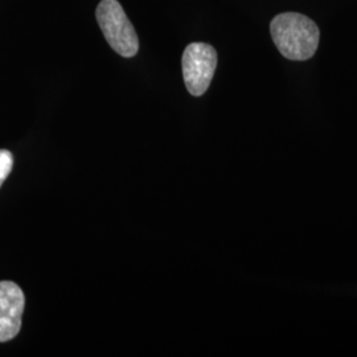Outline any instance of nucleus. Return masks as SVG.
<instances>
[{"instance_id": "obj_4", "label": "nucleus", "mask_w": 357, "mask_h": 357, "mask_svg": "<svg viewBox=\"0 0 357 357\" xmlns=\"http://www.w3.org/2000/svg\"><path fill=\"white\" fill-rule=\"evenodd\" d=\"M24 307L23 290L15 282H0V343L10 342L19 335Z\"/></svg>"}, {"instance_id": "obj_2", "label": "nucleus", "mask_w": 357, "mask_h": 357, "mask_svg": "<svg viewBox=\"0 0 357 357\" xmlns=\"http://www.w3.org/2000/svg\"><path fill=\"white\" fill-rule=\"evenodd\" d=\"M97 23L107 44L122 57H134L139 38L118 0H101L96 10Z\"/></svg>"}, {"instance_id": "obj_5", "label": "nucleus", "mask_w": 357, "mask_h": 357, "mask_svg": "<svg viewBox=\"0 0 357 357\" xmlns=\"http://www.w3.org/2000/svg\"><path fill=\"white\" fill-rule=\"evenodd\" d=\"M13 167V153L8 150H0V187L11 174Z\"/></svg>"}, {"instance_id": "obj_1", "label": "nucleus", "mask_w": 357, "mask_h": 357, "mask_svg": "<svg viewBox=\"0 0 357 357\" xmlns=\"http://www.w3.org/2000/svg\"><path fill=\"white\" fill-rule=\"evenodd\" d=\"M270 35L282 56L293 61H306L319 47V28L302 13L277 15L270 23Z\"/></svg>"}, {"instance_id": "obj_3", "label": "nucleus", "mask_w": 357, "mask_h": 357, "mask_svg": "<svg viewBox=\"0 0 357 357\" xmlns=\"http://www.w3.org/2000/svg\"><path fill=\"white\" fill-rule=\"evenodd\" d=\"M183 78L185 88L195 97L209 88L217 68V52L205 43H192L183 53Z\"/></svg>"}]
</instances>
